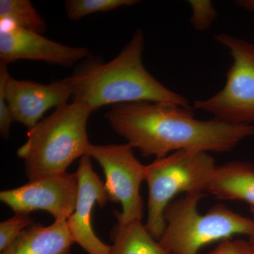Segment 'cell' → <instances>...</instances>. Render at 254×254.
<instances>
[{"instance_id":"6da1fadb","label":"cell","mask_w":254,"mask_h":254,"mask_svg":"<svg viewBox=\"0 0 254 254\" xmlns=\"http://www.w3.org/2000/svg\"><path fill=\"white\" fill-rule=\"evenodd\" d=\"M114 131L145 158L179 151L225 153L253 136V125L197 120L192 109L173 103L138 102L113 105L105 115Z\"/></svg>"},{"instance_id":"7a4b0ae2","label":"cell","mask_w":254,"mask_h":254,"mask_svg":"<svg viewBox=\"0 0 254 254\" xmlns=\"http://www.w3.org/2000/svg\"><path fill=\"white\" fill-rule=\"evenodd\" d=\"M144 36L135 32L131 41L109 63L93 64L74 75L73 100L94 112L105 105L155 102L192 109L186 98L155 79L143 65Z\"/></svg>"},{"instance_id":"3957f363","label":"cell","mask_w":254,"mask_h":254,"mask_svg":"<svg viewBox=\"0 0 254 254\" xmlns=\"http://www.w3.org/2000/svg\"><path fill=\"white\" fill-rule=\"evenodd\" d=\"M92 113L86 105L73 100L28 130L17 155L24 161L30 180L66 173L73 161L86 155L91 145L87 124Z\"/></svg>"},{"instance_id":"277c9868","label":"cell","mask_w":254,"mask_h":254,"mask_svg":"<svg viewBox=\"0 0 254 254\" xmlns=\"http://www.w3.org/2000/svg\"><path fill=\"white\" fill-rule=\"evenodd\" d=\"M204 193H187L173 202L165 212V229L158 240L170 254H198L209 244L236 235L254 237V220L218 204L205 214L198 205Z\"/></svg>"},{"instance_id":"5b68a950","label":"cell","mask_w":254,"mask_h":254,"mask_svg":"<svg viewBox=\"0 0 254 254\" xmlns=\"http://www.w3.org/2000/svg\"><path fill=\"white\" fill-rule=\"evenodd\" d=\"M215 165L208 153L179 150L145 165L148 187L147 229L159 240L165 229V212L181 193H203Z\"/></svg>"},{"instance_id":"8992f818","label":"cell","mask_w":254,"mask_h":254,"mask_svg":"<svg viewBox=\"0 0 254 254\" xmlns=\"http://www.w3.org/2000/svg\"><path fill=\"white\" fill-rule=\"evenodd\" d=\"M218 43L228 49L232 64L222 90L207 99L195 101V109L211 114L213 119L230 125L254 123V42L231 35H217Z\"/></svg>"},{"instance_id":"52a82bcc","label":"cell","mask_w":254,"mask_h":254,"mask_svg":"<svg viewBox=\"0 0 254 254\" xmlns=\"http://www.w3.org/2000/svg\"><path fill=\"white\" fill-rule=\"evenodd\" d=\"M86 155L94 158L103 168L109 200L123 207L121 213L115 212L118 225L141 220L143 203L140 187L145 180V165L137 160L131 145L91 143Z\"/></svg>"},{"instance_id":"ba28073f","label":"cell","mask_w":254,"mask_h":254,"mask_svg":"<svg viewBox=\"0 0 254 254\" xmlns=\"http://www.w3.org/2000/svg\"><path fill=\"white\" fill-rule=\"evenodd\" d=\"M78 190L76 173H64L30 180L26 185L1 190L0 200L15 213L46 210L55 220L71 216L76 208Z\"/></svg>"},{"instance_id":"9c48e42d","label":"cell","mask_w":254,"mask_h":254,"mask_svg":"<svg viewBox=\"0 0 254 254\" xmlns=\"http://www.w3.org/2000/svg\"><path fill=\"white\" fill-rule=\"evenodd\" d=\"M8 64L0 63V81L14 122L31 129L48 110L66 104L74 93L73 76L48 84L18 80L10 76Z\"/></svg>"},{"instance_id":"30bf717a","label":"cell","mask_w":254,"mask_h":254,"mask_svg":"<svg viewBox=\"0 0 254 254\" xmlns=\"http://www.w3.org/2000/svg\"><path fill=\"white\" fill-rule=\"evenodd\" d=\"M76 175L78 190L76 208L66 220L73 242L89 254H109L111 246L103 243L92 227L91 214L95 203L101 208L109 200L105 183L92 167L91 157L84 155L80 160Z\"/></svg>"},{"instance_id":"8fae6325","label":"cell","mask_w":254,"mask_h":254,"mask_svg":"<svg viewBox=\"0 0 254 254\" xmlns=\"http://www.w3.org/2000/svg\"><path fill=\"white\" fill-rule=\"evenodd\" d=\"M88 55L86 48L64 46L13 25L0 31V63L6 64L27 60L71 66Z\"/></svg>"},{"instance_id":"7c38bea8","label":"cell","mask_w":254,"mask_h":254,"mask_svg":"<svg viewBox=\"0 0 254 254\" xmlns=\"http://www.w3.org/2000/svg\"><path fill=\"white\" fill-rule=\"evenodd\" d=\"M73 242L66 220H55L48 227L33 223L1 254H71Z\"/></svg>"},{"instance_id":"4fadbf2b","label":"cell","mask_w":254,"mask_h":254,"mask_svg":"<svg viewBox=\"0 0 254 254\" xmlns=\"http://www.w3.org/2000/svg\"><path fill=\"white\" fill-rule=\"evenodd\" d=\"M205 191L219 199L241 200L254 206V167L242 161L215 167Z\"/></svg>"},{"instance_id":"5bb4252c","label":"cell","mask_w":254,"mask_h":254,"mask_svg":"<svg viewBox=\"0 0 254 254\" xmlns=\"http://www.w3.org/2000/svg\"><path fill=\"white\" fill-rule=\"evenodd\" d=\"M109 254H170L164 250L141 220L118 225Z\"/></svg>"},{"instance_id":"9a60e30c","label":"cell","mask_w":254,"mask_h":254,"mask_svg":"<svg viewBox=\"0 0 254 254\" xmlns=\"http://www.w3.org/2000/svg\"><path fill=\"white\" fill-rule=\"evenodd\" d=\"M1 23L10 22L22 29L43 34L46 31V21L28 0H1Z\"/></svg>"},{"instance_id":"2e32d148","label":"cell","mask_w":254,"mask_h":254,"mask_svg":"<svg viewBox=\"0 0 254 254\" xmlns=\"http://www.w3.org/2000/svg\"><path fill=\"white\" fill-rule=\"evenodd\" d=\"M138 3L136 0H68L65 1V9L70 20L77 21L94 13L106 12Z\"/></svg>"},{"instance_id":"e0dca14e","label":"cell","mask_w":254,"mask_h":254,"mask_svg":"<svg viewBox=\"0 0 254 254\" xmlns=\"http://www.w3.org/2000/svg\"><path fill=\"white\" fill-rule=\"evenodd\" d=\"M34 223L28 214L16 213L0 223V252L6 250L28 227Z\"/></svg>"},{"instance_id":"ac0fdd59","label":"cell","mask_w":254,"mask_h":254,"mask_svg":"<svg viewBox=\"0 0 254 254\" xmlns=\"http://www.w3.org/2000/svg\"><path fill=\"white\" fill-rule=\"evenodd\" d=\"M192 9L190 22L198 31L209 29L217 18V11L209 0H190L189 1Z\"/></svg>"},{"instance_id":"d6986e66","label":"cell","mask_w":254,"mask_h":254,"mask_svg":"<svg viewBox=\"0 0 254 254\" xmlns=\"http://www.w3.org/2000/svg\"><path fill=\"white\" fill-rule=\"evenodd\" d=\"M208 254H254V250L251 242L231 238L220 242Z\"/></svg>"},{"instance_id":"ffe728a7","label":"cell","mask_w":254,"mask_h":254,"mask_svg":"<svg viewBox=\"0 0 254 254\" xmlns=\"http://www.w3.org/2000/svg\"><path fill=\"white\" fill-rule=\"evenodd\" d=\"M14 120L5 97L4 84L0 81V133L2 138H7L9 136L10 128Z\"/></svg>"},{"instance_id":"44dd1931","label":"cell","mask_w":254,"mask_h":254,"mask_svg":"<svg viewBox=\"0 0 254 254\" xmlns=\"http://www.w3.org/2000/svg\"><path fill=\"white\" fill-rule=\"evenodd\" d=\"M235 4L242 9L254 12V0H239Z\"/></svg>"},{"instance_id":"7402d4cb","label":"cell","mask_w":254,"mask_h":254,"mask_svg":"<svg viewBox=\"0 0 254 254\" xmlns=\"http://www.w3.org/2000/svg\"><path fill=\"white\" fill-rule=\"evenodd\" d=\"M251 243H252V246H253L254 250V238L251 239Z\"/></svg>"},{"instance_id":"603a6c76","label":"cell","mask_w":254,"mask_h":254,"mask_svg":"<svg viewBox=\"0 0 254 254\" xmlns=\"http://www.w3.org/2000/svg\"><path fill=\"white\" fill-rule=\"evenodd\" d=\"M251 208H252V212H253V213L254 214V206L251 207Z\"/></svg>"}]
</instances>
